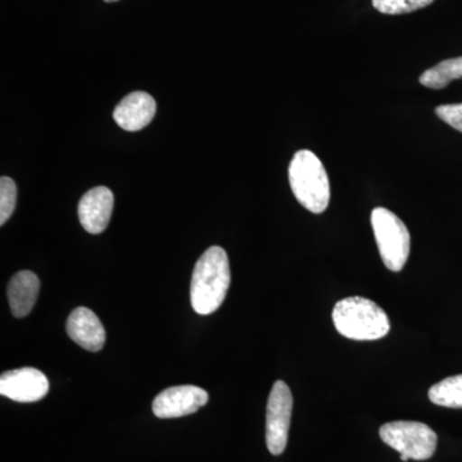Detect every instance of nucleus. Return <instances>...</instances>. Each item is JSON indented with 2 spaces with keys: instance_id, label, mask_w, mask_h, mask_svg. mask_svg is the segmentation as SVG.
Segmentation results:
<instances>
[{
  "instance_id": "f257e3e1",
  "label": "nucleus",
  "mask_w": 462,
  "mask_h": 462,
  "mask_svg": "<svg viewBox=\"0 0 462 462\" xmlns=\"http://www.w3.org/2000/svg\"><path fill=\"white\" fill-rule=\"evenodd\" d=\"M231 282L226 252L217 245L209 247L197 261L190 284V300L199 315L214 314L223 305Z\"/></svg>"
},
{
  "instance_id": "f03ea898",
  "label": "nucleus",
  "mask_w": 462,
  "mask_h": 462,
  "mask_svg": "<svg viewBox=\"0 0 462 462\" xmlns=\"http://www.w3.org/2000/svg\"><path fill=\"white\" fill-rule=\"evenodd\" d=\"M333 322L340 336L354 340H378L391 330L382 307L364 297H346L333 310Z\"/></svg>"
},
{
  "instance_id": "7ed1b4c3",
  "label": "nucleus",
  "mask_w": 462,
  "mask_h": 462,
  "mask_svg": "<svg viewBox=\"0 0 462 462\" xmlns=\"http://www.w3.org/2000/svg\"><path fill=\"white\" fill-rule=\"evenodd\" d=\"M289 184L300 206L322 214L330 202V184L321 161L307 149L298 151L289 165Z\"/></svg>"
},
{
  "instance_id": "20e7f679",
  "label": "nucleus",
  "mask_w": 462,
  "mask_h": 462,
  "mask_svg": "<svg viewBox=\"0 0 462 462\" xmlns=\"http://www.w3.org/2000/svg\"><path fill=\"white\" fill-rule=\"evenodd\" d=\"M372 226L383 263L391 272H401L409 260L411 243L406 225L393 212L378 207L372 212Z\"/></svg>"
},
{
  "instance_id": "39448f33",
  "label": "nucleus",
  "mask_w": 462,
  "mask_h": 462,
  "mask_svg": "<svg viewBox=\"0 0 462 462\" xmlns=\"http://www.w3.org/2000/svg\"><path fill=\"white\" fill-rule=\"evenodd\" d=\"M383 442L410 460H430L437 449L436 431L419 421H392L379 430Z\"/></svg>"
},
{
  "instance_id": "423d86ee",
  "label": "nucleus",
  "mask_w": 462,
  "mask_h": 462,
  "mask_svg": "<svg viewBox=\"0 0 462 462\" xmlns=\"http://www.w3.org/2000/svg\"><path fill=\"white\" fill-rule=\"evenodd\" d=\"M293 396L282 380L273 384L266 409V445L270 454L278 456L287 448Z\"/></svg>"
},
{
  "instance_id": "0eeeda50",
  "label": "nucleus",
  "mask_w": 462,
  "mask_h": 462,
  "mask_svg": "<svg viewBox=\"0 0 462 462\" xmlns=\"http://www.w3.org/2000/svg\"><path fill=\"white\" fill-rule=\"evenodd\" d=\"M50 392V382L33 367L9 370L0 376V394L21 403L38 402Z\"/></svg>"
},
{
  "instance_id": "6e6552de",
  "label": "nucleus",
  "mask_w": 462,
  "mask_h": 462,
  "mask_svg": "<svg viewBox=\"0 0 462 462\" xmlns=\"http://www.w3.org/2000/svg\"><path fill=\"white\" fill-rule=\"evenodd\" d=\"M208 402L205 389L194 385H179L161 392L153 401L154 415L160 419H175L199 411Z\"/></svg>"
},
{
  "instance_id": "1a4fd4ad",
  "label": "nucleus",
  "mask_w": 462,
  "mask_h": 462,
  "mask_svg": "<svg viewBox=\"0 0 462 462\" xmlns=\"http://www.w3.org/2000/svg\"><path fill=\"white\" fill-rule=\"evenodd\" d=\"M114 203V193L108 188L97 187L87 191L78 208L79 220L84 229L93 236L107 229Z\"/></svg>"
},
{
  "instance_id": "9d476101",
  "label": "nucleus",
  "mask_w": 462,
  "mask_h": 462,
  "mask_svg": "<svg viewBox=\"0 0 462 462\" xmlns=\"http://www.w3.org/2000/svg\"><path fill=\"white\" fill-rule=\"evenodd\" d=\"M156 111L153 97L145 91H133L116 106L114 120L125 132H139L152 123Z\"/></svg>"
},
{
  "instance_id": "9b49d317",
  "label": "nucleus",
  "mask_w": 462,
  "mask_h": 462,
  "mask_svg": "<svg viewBox=\"0 0 462 462\" xmlns=\"http://www.w3.org/2000/svg\"><path fill=\"white\" fill-rule=\"evenodd\" d=\"M69 338L90 352H98L106 343V330L98 316L87 307H78L67 319Z\"/></svg>"
},
{
  "instance_id": "f8f14e48",
  "label": "nucleus",
  "mask_w": 462,
  "mask_h": 462,
  "mask_svg": "<svg viewBox=\"0 0 462 462\" xmlns=\"http://www.w3.org/2000/svg\"><path fill=\"white\" fill-rule=\"evenodd\" d=\"M41 282L32 272L17 273L9 282L7 294L12 314L14 318H25L32 311L38 300Z\"/></svg>"
},
{
  "instance_id": "ddd939ff",
  "label": "nucleus",
  "mask_w": 462,
  "mask_h": 462,
  "mask_svg": "<svg viewBox=\"0 0 462 462\" xmlns=\"http://www.w3.org/2000/svg\"><path fill=\"white\" fill-rule=\"evenodd\" d=\"M462 78V57L442 60L438 65L427 69L420 76V84L430 89H445L451 81Z\"/></svg>"
},
{
  "instance_id": "4468645a",
  "label": "nucleus",
  "mask_w": 462,
  "mask_h": 462,
  "mask_svg": "<svg viewBox=\"0 0 462 462\" xmlns=\"http://www.w3.org/2000/svg\"><path fill=\"white\" fill-rule=\"evenodd\" d=\"M430 400L434 404L449 409H462V374L440 380L430 389Z\"/></svg>"
},
{
  "instance_id": "2eb2a0df",
  "label": "nucleus",
  "mask_w": 462,
  "mask_h": 462,
  "mask_svg": "<svg viewBox=\"0 0 462 462\" xmlns=\"http://www.w3.org/2000/svg\"><path fill=\"white\" fill-rule=\"evenodd\" d=\"M434 0H373L374 8L384 14H406L428 7Z\"/></svg>"
},
{
  "instance_id": "dca6fc26",
  "label": "nucleus",
  "mask_w": 462,
  "mask_h": 462,
  "mask_svg": "<svg viewBox=\"0 0 462 462\" xmlns=\"http://www.w3.org/2000/svg\"><path fill=\"white\" fill-rule=\"evenodd\" d=\"M16 182L8 176L0 179V225H5L16 208Z\"/></svg>"
},
{
  "instance_id": "f3484780",
  "label": "nucleus",
  "mask_w": 462,
  "mask_h": 462,
  "mask_svg": "<svg viewBox=\"0 0 462 462\" xmlns=\"http://www.w3.org/2000/svg\"><path fill=\"white\" fill-rule=\"evenodd\" d=\"M436 115L449 126L462 133V103L439 106L436 108Z\"/></svg>"
},
{
  "instance_id": "a211bd4d",
  "label": "nucleus",
  "mask_w": 462,
  "mask_h": 462,
  "mask_svg": "<svg viewBox=\"0 0 462 462\" xmlns=\"http://www.w3.org/2000/svg\"><path fill=\"white\" fill-rule=\"evenodd\" d=\"M401 460H402V461L406 462V461H409V460H410V458H409V457H407V456L401 455Z\"/></svg>"
},
{
  "instance_id": "6ab92c4d",
  "label": "nucleus",
  "mask_w": 462,
  "mask_h": 462,
  "mask_svg": "<svg viewBox=\"0 0 462 462\" xmlns=\"http://www.w3.org/2000/svg\"><path fill=\"white\" fill-rule=\"evenodd\" d=\"M103 2H106V3H116V2H120V0H103Z\"/></svg>"
}]
</instances>
